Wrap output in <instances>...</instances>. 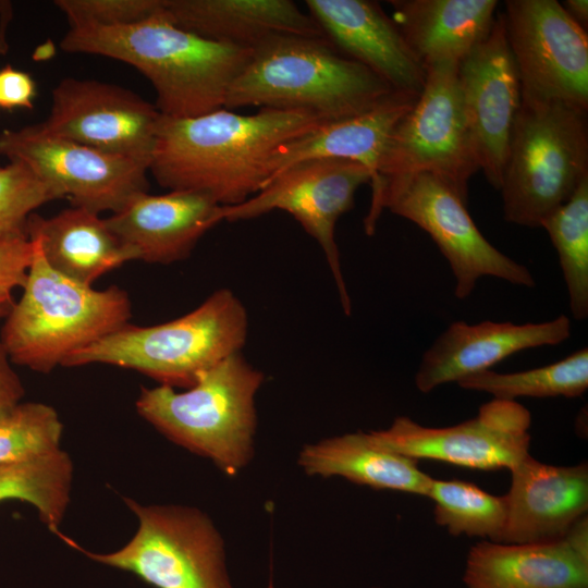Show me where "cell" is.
Segmentation results:
<instances>
[{
    "label": "cell",
    "instance_id": "cell-32",
    "mask_svg": "<svg viewBox=\"0 0 588 588\" xmlns=\"http://www.w3.org/2000/svg\"><path fill=\"white\" fill-rule=\"evenodd\" d=\"M53 199L51 188L25 164L0 167V240L27 236L30 215Z\"/></svg>",
    "mask_w": 588,
    "mask_h": 588
},
{
    "label": "cell",
    "instance_id": "cell-14",
    "mask_svg": "<svg viewBox=\"0 0 588 588\" xmlns=\"http://www.w3.org/2000/svg\"><path fill=\"white\" fill-rule=\"evenodd\" d=\"M531 415L516 401L492 399L461 424L432 428L399 416L370 431L383 446L414 460H433L480 470L513 469L529 455Z\"/></svg>",
    "mask_w": 588,
    "mask_h": 588
},
{
    "label": "cell",
    "instance_id": "cell-15",
    "mask_svg": "<svg viewBox=\"0 0 588 588\" xmlns=\"http://www.w3.org/2000/svg\"><path fill=\"white\" fill-rule=\"evenodd\" d=\"M161 115L156 106L121 86L65 78L53 88L50 113L38 126L149 168Z\"/></svg>",
    "mask_w": 588,
    "mask_h": 588
},
{
    "label": "cell",
    "instance_id": "cell-28",
    "mask_svg": "<svg viewBox=\"0 0 588 588\" xmlns=\"http://www.w3.org/2000/svg\"><path fill=\"white\" fill-rule=\"evenodd\" d=\"M466 390L489 393L493 399L577 397L588 388V348L584 347L552 364L515 372L486 370L457 382Z\"/></svg>",
    "mask_w": 588,
    "mask_h": 588
},
{
    "label": "cell",
    "instance_id": "cell-8",
    "mask_svg": "<svg viewBox=\"0 0 588 588\" xmlns=\"http://www.w3.org/2000/svg\"><path fill=\"white\" fill-rule=\"evenodd\" d=\"M124 502L138 527L115 551L91 552L60 530L54 535L88 559L133 573L155 588H232L224 540L205 512L181 504H142L131 498Z\"/></svg>",
    "mask_w": 588,
    "mask_h": 588
},
{
    "label": "cell",
    "instance_id": "cell-38",
    "mask_svg": "<svg viewBox=\"0 0 588 588\" xmlns=\"http://www.w3.org/2000/svg\"><path fill=\"white\" fill-rule=\"evenodd\" d=\"M13 303V297H0V319L8 315Z\"/></svg>",
    "mask_w": 588,
    "mask_h": 588
},
{
    "label": "cell",
    "instance_id": "cell-36",
    "mask_svg": "<svg viewBox=\"0 0 588 588\" xmlns=\"http://www.w3.org/2000/svg\"><path fill=\"white\" fill-rule=\"evenodd\" d=\"M24 385L0 341V416L22 402Z\"/></svg>",
    "mask_w": 588,
    "mask_h": 588
},
{
    "label": "cell",
    "instance_id": "cell-21",
    "mask_svg": "<svg viewBox=\"0 0 588 588\" xmlns=\"http://www.w3.org/2000/svg\"><path fill=\"white\" fill-rule=\"evenodd\" d=\"M221 207L194 191L143 193L106 222L136 260L169 265L187 258L200 237L221 222Z\"/></svg>",
    "mask_w": 588,
    "mask_h": 588
},
{
    "label": "cell",
    "instance_id": "cell-31",
    "mask_svg": "<svg viewBox=\"0 0 588 588\" xmlns=\"http://www.w3.org/2000/svg\"><path fill=\"white\" fill-rule=\"evenodd\" d=\"M63 424L40 402H20L0 416V465L27 462L61 450Z\"/></svg>",
    "mask_w": 588,
    "mask_h": 588
},
{
    "label": "cell",
    "instance_id": "cell-34",
    "mask_svg": "<svg viewBox=\"0 0 588 588\" xmlns=\"http://www.w3.org/2000/svg\"><path fill=\"white\" fill-rule=\"evenodd\" d=\"M33 257L28 236L0 240V297H12L14 289L23 287Z\"/></svg>",
    "mask_w": 588,
    "mask_h": 588
},
{
    "label": "cell",
    "instance_id": "cell-17",
    "mask_svg": "<svg viewBox=\"0 0 588 588\" xmlns=\"http://www.w3.org/2000/svg\"><path fill=\"white\" fill-rule=\"evenodd\" d=\"M307 13L344 56L396 91L419 96L426 69L381 5L369 0H306Z\"/></svg>",
    "mask_w": 588,
    "mask_h": 588
},
{
    "label": "cell",
    "instance_id": "cell-4",
    "mask_svg": "<svg viewBox=\"0 0 588 588\" xmlns=\"http://www.w3.org/2000/svg\"><path fill=\"white\" fill-rule=\"evenodd\" d=\"M264 381V373L236 353L181 392L168 385L143 387L135 407L168 440L233 477L255 453V397Z\"/></svg>",
    "mask_w": 588,
    "mask_h": 588
},
{
    "label": "cell",
    "instance_id": "cell-25",
    "mask_svg": "<svg viewBox=\"0 0 588 588\" xmlns=\"http://www.w3.org/2000/svg\"><path fill=\"white\" fill-rule=\"evenodd\" d=\"M392 20L422 63L460 62L490 33L497 0H392Z\"/></svg>",
    "mask_w": 588,
    "mask_h": 588
},
{
    "label": "cell",
    "instance_id": "cell-12",
    "mask_svg": "<svg viewBox=\"0 0 588 588\" xmlns=\"http://www.w3.org/2000/svg\"><path fill=\"white\" fill-rule=\"evenodd\" d=\"M0 155L29 168L57 199L96 213L118 212L149 187L146 166L49 135L38 125L1 132Z\"/></svg>",
    "mask_w": 588,
    "mask_h": 588
},
{
    "label": "cell",
    "instance_id": "cell-27",
    "mask_svg": "<svg viewBox=\"0 0 588 588\" xmlns=\"http://www.w3.org/2000/svg\"><path fill=\"white\" fill-rule=\"evenodd\" d=\"M73 477V461L62 449L45 457L0 465V502L29 503L54 534L71 501Z\"/></svg>",
    "mask_w": 588,
    "mask_h": 588
},
{
    "label": "cell",
    "instance_id": "cell-11",
    "mask_svg": "<svg viewBox=\"0 0 588 588\" xmlns=\"http://www.w3.org/2000/svg\"><path fill=\"white\" fill-rule=\"evenodd\" d=\"M520 99L588 111V36L556 0H507L501 13Z\"/></svg>",
    "mask_w": 588,
    "mask_h": 588
},
{
    "label": "cell",
    "instance_id": "cell-23",
    "mask_svg": "<svg viewBox=\"0 0 588 588\" xmlns=\"http://www.w3.org/2000/svg\"><path fill=\"white\" fill-rule=\"evenodd\" d=\"M163 13L185 30L248 49L277 35L324 37L291 0H164Z\"/></svg>",
    "mask_w": 588,
    "mask_h": 588
},
{
    "label": "cell",
    "instance_id": "cell-22",
    "mask_svg": "<svg viewBox=\"0 0 588 588\" xmlns=\"http://www.w3.org/2000/svg\"><path fill=\"white\" fill-rule=\"evenodd\" d=\"M417 98L418 96L395 91L363 113L329 121L287 142L270 159L265 186L296 163L314 159H343L366 167L371 175V189L375 188L389 137Z\"/></svg>",
    "mask_w": 588,
    "mask_h": 588
},
{
    "label": "cell",
    "instance_id": "cell-16",
    "mask_svg": "<svg viewBox=\"0 0 588 588\" xmlns=\"http://www.w3.org/2000/svg\"><path fill=\"white\" fill-rule=\"evenodd\" d=\"M457 75L479 170L500 191L520 106V81L501 14L488 36L458 62Z\"/></svg>",
    "mask_w": 588,
    "mask_h": 588
},
{
    "label": "cell",
    "instance_id": "cell-6",
    "mask_svg": "<svg viewBox=\"0 0 588 588\" xmlns=\"http://www.w3.org/2000/svg\"><path fill=\"white\" fill-rule=\"evenodd\" d=\"M247 334L244 304L231 290L220 289L173 320L146 327L128 322L72 353L62 366L112 365L185 390L221 360L241 353Z\"/></svg>",
    "mask_w": 588,
    "mask_h": 588
},
{
    "label": "cell",
    "instance_id": "cell-10",
    "mask_svg": "<svg viewBox=\"0 0 588 588\" xmlns=\"http://www.w3.org/2000/svg\"><path fill=\"white\" fill-rule=\"evenodd\" d=\"M458 62L426 68L425 86L393 128L371 194L390 179L430 173L467 200L468 181L479 170L465 121Z\"/></svg>",
    "mask_w": 588,
    "mask_h": 588
},
{
    "label": "cell",
    "instance_id": "cell-37",
    "mask_svg": "<svg viewBox=\"0 0 588 588\" xmlns=\"http://www.w3.org/2000/svg\"><path fill=\"white\" fill-rule=\"evenodd\" d=\"M567 14L585 30L588 25V1L565 0L561 3Z\"/></svg>",
    "mask_w": 588,
    "mask_h": 588
},
{
    "label": "cell",
    "instance_id": "cell-3",
    "mask_svg": "<svg viewBox=\"0 0 588 588\" xmlns=\"http://www.w3.org/2000/svg\"><path fill=\"white\" fill-rule=\"evenodd\" d=\"M395 91L326 37L277 35L252 49L224 108L296 110L336 121L363 113Z\"/></svg>",
    "mask_w": 588,
    "mask_h": 588
},
{
    "label": "cell",
    "instance_id": "cell-1",
    "mask_svg": "<svg viewBox=\"0 0 588 588\" xmlns=\"http://www.w3.org/2000/svg\"><path fill=\"white\" fill-rule=\"evenodd\" d=\"M327 122L310 112L273 108L254 114L221 108L187 119L161 115L148 171L166 188L235 206L265 186L269 161L281 146Z\"/></svg>",
    "mask_w": 588,
    "mask_h": 588
},
{
    "label": "cell",
    "instance_id": "cell-29",
    "mask_svg": "<svg viewBox=\"0 0 588 588\" xmlns=\"http://www.w3.org/2000/svg\"><path fill=\"white\" fill-rule=\"evenodd\" d=\"M559 256L576 320L588 317V177L541 223Z\"/></svg>",
    "mask_w": 588,
    "mask_h": 588
},
{
    "label": "cell",
    "instance_id": "cell-18",
    "mask_svg": "<svg viewBox=\"0 0 588 588\" xmlns=\"http://www.w3.org/2000/svg\"><path fill=\"white\" fill-rule=\"evenodd\" d=\"M571 335L565 315L536 323L486 320L452 322L424 353L415 375L416 388L428 393L439 385L479 373L528 348L558 345Z\"/></svg>",
    "mask_w": 588,
    "mask_h": 588
},
{
    "label": "cell",
    "instance_id": "cell-33",
    "mask_svg": "<svg viewBox=\"0 0 588 588\" xmlns=\"http://www.w3.org/2000/svg\"><path fill=\"white\" fill-rule=\"evenodd\" d=\"M71 27L131 25L162 11L164 0H57Z\"/></svg>",
    "mask_w": 588,
    "mask_h": 588
},
{
    "label": "cell",
    "instance_id": "cell-5",
    "mask_svg": "<svg viewBox=\"0 0 588 588\" xmlns=\"http://www.w3.org/2000/svg\"><path fill=\"white\" fill-rule=\"evenodd\" d=\"M23 293L4 317L1 344L12 364L49 373L74 352L130 322L131 299L112 285L79 284L46 262L37 242Z\"/></svg>",
    "mask_w": 588,
    "mask_h": 588
},
{
    "label": "cell",
    "instance_id": "cell-9",
    "mask_svg": "<svg viewBox=\"0 0 588 588\" xmlns=\"http://www.w3.org/2000/svg\"><path fill=\"white\" fill-rule=\"evenodd\" d=\"M385 209L412 221L430 235L450 265L457 298L468 297L483 277L525 287L535 286L531 272L481 234L466 209V201L439 177L420 172L384 181L371 194L369 211L364 220L367 234H373Z\"/></svg>",
    "mask_w": 588,
    "mask_h": 588
},
{
    "label": "cell",
    "instance_id": "cell-26",
    "mask_svg": "<svg viewBox=\"0 0 588 588\" xmlns=\"http://www.w3.org/2000/svg\"><path fill=\"white\" fill-rule=\"evenodd\" d=\"M297 463L308 476H338L372 489L424 497L432 479L420 470L417 460L383 446L370 432L362 431L306 444Z\"/></svg>",
    "mask_w": 588,
    "mask_h": 588
},
{
    "label": "cell",
    "instance_id": "cell-7",
    "mask_svg": "<svg viewBox=\"0 0 588 588\" xmlns=\"http://www.w3.org/2000/svg\"><path fill=\"white\" fill-rule=\"evenodd\" d=\"M587 177V111L520 99L500 188L504 219L539 228Z\"/></svg>",
    "mask_w": 588,
    "mask_h": 588
},
{
    "label": "cell",
    "instance_id": "cell-30",
    "mask_svg": "<svg viewBox=\"0 0 588 588\" xmlns=\"http://www.w3.org/2000/svg\"><path fill=\"white\" fill-rule=\"evenodd\" d=\"M434 503V520L451 535L478 536L501 542L506 523L504 495L490 494L458 479H431L428 492Z\"/></svg>",
    "mask_w": 588,
    "mask_h": 588
},
{
    "label": "cell",
    "instance_id": "cell-24",
    "mask_svg": "<svg viewBox=\"0 0 588 588\" xmlns=\"http://www.w3.org/2000/svg\"><path fill=\"white\" fill-rule=\"evenodd\" d=\"M26 232L50 268L83 285L91 286L107 272L136 260L106 219L81 207L72 206L49 218L32 213Z\"/></svg>",
    "mask_w": 588,
    "mask_h": 588
},
{
    "label": "cell",
    "instance_id": "cell-35",
    "mask_svg": "<svg viewBox=\"0 0 588 588\" xmlns=\"http://www.w3.org/2000/svg\"><path fill=\"white\" fill-rule=\"evenodd\" d=\"M35 82L26 72L8 64L0 70V108H33Z\"/></svg>",
    "mask_w": 588,
    "mask_h": 588
},
{
    "label": "cell",
    "instance_id": "cell-2",
    "mask_svg": "<svg viewBox=\"0 0 588 588\" xmlns=\"http://www.w3.org/2000/svg\"><path fill=\"white\" fill-rule=\"evenodd\" d=\"M61 48L137 69L154 86L159 112L173 119L224 108L232 83L252 56V49L213 41L174 25L163 9L131 25L70 27Z\"/></svg>",
    "mask_w": 588,
    "mask_h": 588
},
{
    "label": "cell",
    "instance_id": "cell-13",
    "mask_svg": "<svg viewBox=\"0 0 588 588\" xmlns=\"http://www.w3.org/2000/svg\"><path fill=\"white\" fill-rule=\"evenodd\" d=\"M370 182L369 171L356 161L306 160L277 175L242 204L222 206L220 220H248L273 210L290 213L321 247L343 310L350 315L351 298L343 279L334 231L340 217L354 207L356 191Z\"/></svg>",
    "mask_w": 588,
    "mask_h": 588
},
{
    "label": "cell",
    "instance_id": "cell-20",
    "mask_svg": "<svg viewBox=\"0 0 588 588\" xmlns=\"http://www.w3.org/2000/svg\"><path fill=\"white\" fill-rule=\"evenodd\" d=\"M511 473L500 543L558 540L587 516V463L553 466L527 455Z\"/></svg>",
    "mask_w": 588,
    "mask_h": 588
},
{
    "label": "cell",
    "instance_id": "cell-19",
    "mask_svg": "<svg viewBox=\"0 0 588 588\" xmlns=\"http://www.w3.org/2000/svg\"><path fill=\"white\" fill-rule=\"evenodd\" d=\"M463 581L467 588H588L587 516L558 540L476 543Z\"/></svg>",
    "mask_w": 588,
    "mask_h": 588
}]
</instances>
